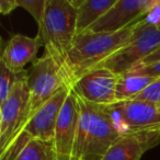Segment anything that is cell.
Wrapping results in <instances>:
<instances>
[{"label": "cell", "instance_id": "obj_1", "mask_svg": "<svg viewBox=\"0 0 160 160\" xmlns=\"http://www.w3.org/2000/svg\"><path fill=\"white\" fill-rule=\"evenodd\" d=\"M144 17L118 32L94 33L87 31L78 34L62 69L67 86L72 87L80 76L124 47L142 27Z\"/></svg>", "mask_w": 160, "mask_h": 160}, {"label": "cell", "instance_id": "obj_2", "mask_svg": "<svg viewBox=\"0 0 160 160\" xmlns=\"http://www.w3.org/2000/svg\"><path fill=\"white\" fill-rule=\"evenodd\" d=\"M77 98L79 122L73 160H102L121 134L107 107L90 103L78 94Z\"/></svg>", "mask_w": 160, "mask_h": 160}, {"label": "cell", "instance_id": "obj_3", "mask_svg": "<svg viewBox=\"0 0 160 160\" xmlns=\"http://www.w3.org/2000/svg\"><path fill=\"white\" fill-rule=\"evenodd\" d=\"M38 35L42 38L45 53L62 69L77 36V8L71 0H46Z\"/></svg>", "mask_w": 160, "mask_h": 160}, {"label": "cell", "instance_id": "obj_4", "mask_svg": "<svg viewBox=\"0 0 160 160\" xmlns=\"http://www.w3.org/2000/svg\"><path fill=\"white\" fill-rule=\"evenodd\" d=\"M28 83L30 102L27 123L60 89L68 87L60 66L47 53L33 62L31 68L28 70Z\"/></svg>", "mask_w": 160, "mask_h": 160}, {"label": "cell", "instance_id": "obj_5", "mask_svg": "<svg viewBox=\"0 0 160 160\" xmlns=\"http://www.w3.org/2000/svg\"><path fill=\"white\" fill-rule=\"evenodd\" d=\"M159 47L160 29L149 24L145 20L139 31L124 47L100 62L97 67L108 68L113 72L122 75L140 64Z\"/></svg>", "mask_w": 160, "mask_h": 160}, {"label": "cell", "instance_id": "obj_6", "mask_svg": "<svg viewBox=\"0 0 160 160\" xmlns=\"http://www.w3.org/2000/svg\"><path fill=\"white\" fill-rule=\"evenodd\" d=\"M107 108L121 135L160 128V102L128 100Z\"/></svg>", "mask_w": 160, "mask_h": 160}, {"label": "cell", "instance_id": "obj_7", "mask_svg": "<svg viewBox=\"0 0 160 160\" xmlns=\"http://www.w3.org/2000/svg\"><path fill=\"white\" fill-rule=\"evenodd\" d=\"M30 89L27 79L16 85L11 93L0 103V153H2L27 123Z\"/></svg>", "mask_w": 160, "mask_h": 160}, {"label": "cell", "instance_id": "obj_8", "mask_svg": "<svg viewBox=\"0 0 160 160\" xmlns=\"http://www.w3.org/2000/svg\"><path fill=\"white\" fill-rule=\"evenodd\" d=\"M70 88L71 87H64L51 100L47 101L30 118L29 122L24 125L22 131L20 132V134L10 144V146L13 145L14 142L16 144H24L30 138H38V139H41L43 142L53 145L58 115H59L60 110H62L67 96L70 91Z\"/></svg>", "mask_w": 160, "mask_h": 160}, {"label": "cell", "instance_id": "obj_9", "mask_svg": "<svg viewBox=\"0 0 160 160\" xmlns=\"http://www.w3.org/2000/svg\"><path fill=\"white\" fill-rule=\"evenodd\" d=\"M120 75L102 67H96L80 76L72 85V90L83 100L101 107L118 103L116 86Z\"/></svg>", "mask_w": 160, "mask_h": 160}, {"label": "cell", "instance_id": "obj_10", "mask_svg": "<svg viewBox=\"0 0 160 160\" xmlns=\"http://www.w3.org/2000/svg\"><path fill=\"white\" fill-rule=\"evenodd\" d=\"M79 122V104L76 92L70 88L59 112L55 128L53 148L58 160H73L76 137Z\"/></svg>", "mask_w": 160, "mask_h": 160}, {"label": "cell", "instance_id": "obj_11", "mask_svg": "<svg viewBox=\"0 0 160 160\" xmlns=\"http://www.w3.org/2000/svg\"><path fill=\"white\" fill-rule=\"evenodd\" d=\"M156 2L157 0H116L113 7L88 31L94 33L121 31L142 19Z\"/></svg>", "mask_w": 160, "mask_h": 160}, {"label": "cell", "instance_id": "obj_12", "mask_svg": "<svg viewBox=\"0 0 160 160\" xmlns=\"http://www.w3.org/2000/svg\"><path fill=\"white\" fill-rule=\"evenodd\" d=\"M160 144V128L121 135L102 160H140L144 153Z\"/></svg>", "mask_w": 160, "mask_h": 160}, {"label": "cell", "instance_id": "obj_13", "mask_svg": "<svg viewBox=\"0 0 160 160\" xmlns=\"http://www.w3.org/2000/svg\"><path fill=\"white\" fill-rule=\"evenodd\" d=\"M42 45L43 41L40 35L30 38L23 34H14L6 44L0 62L5 64L10 70L21 72L25 70L24 67L29 62L35 59Z\"/></svg>", "mask_w": 160, "mask_h": 160}, {"label": "cell", "instance_id": "obj_14", "mask_svg": "<svg viewBox=\"0 0 160 160\" xmlns=\"http://www.w3.org/2000/svg\"><path fill=\"white\" fill-rule=\"evenodd\" d=\"M77 8V35L88 31L116 2V0H71Z\"/></svg>", "mask_w": 160, "mask_h": 160}, {"label": "cell", "instance_id": "obj_15", "mask_svg": "<svg viewBox=\"0 0 160 160\" xmlns=\"http://www.w3.org/2000/svg\"><path fill=\"white\" fill-rule=\"evenodd\" d=\"M157 77L138 75L133 71H127L120 75L116 86V100L118 102L133 100L137 94L145 90Z\"/></svg>", "mask_w": 160, "mask_h": 160}, {"label": "cell", "instance_id": "obj_16", "mask_svg": "<svg viewBox=\"0 0 160 160\" xmlns=\"http://www.w3.org/2000/svg\"><path fill=\"white\" fill-rule=\"evenodd\" d=\"M13 160H58L53 145L38 138H30Z\"/></svg>", "mask_w": 160, "mask_h": 160}, {"label": "cell", "instance_id": "obj_17", "mask_svg": "<svg viewBox=\"0 0 160 160\" xmlns=\"http://www.w3.org/2000/svg\"><path fill=\"white\" fill-rule=\"evenodd\" d=\"M28 78V70L14 72L0 62V103L9 97L13 88L21 80Z\"/></svg>", "mask_w": 160, "mask_h": 160}, {"label": "cell", "instance_id": "obj_18", "mask_svg": "<svg viewBox=\"0 0 160 160\" xmlns=\"http://www.w3.org/2000/svg\"><path fill=\"white\" fill-rule=\"evenodd\" d=\"M18 5L20 8L27 10L38 24L44 13L46 0H18Z\"/></svg>", "mask_w": 160, "mask_h": 160}, {"label": "cell", "instance_id": "obj_19", "mask_svg": "<svg viewBox=\"0 0 160 160\" xmlns=\"http://www.w3.org/2000/svg\"><path fill=\"white\" fill-rule=\"evenodd\" d=\"M133 100L160 102V77L156 78L155 81H152L146 89L142 90L139 94H137Z\"/></svg>", "mask_w": 160, "mask_h": 160}, {"label": "cell", "instance_id": "obj_20", "mask_svg": "<svg viewBox=\"0 0 160 160\" xmlns=\"http://www.w3.org/2000/svg\"><path fill=\"white\" fill-rule=\"evenodd\" d=\"M129 71H133L138 75L151 76V77H160V62H152L149 65H137Z\"/></svg>", "mask_w": 160, "mask_h": 160}, {"label": "cell", "instance_id": "obj_21", "mask_svg": "<svg viewBox=\"0 0 160 160\" xmlns=\"http://www.w3.org/2000/svg\"><path fill=\"white\" fill-rule=\"evenodd\" d=\"M17 8H19L18 0H0V12L3 16L10 14Z\"/></svg>", "mask_w": 160, "mask_h": 160}, {"label": "cell", "instance_id": "obj_22", "mask_svg": "<svg viewBox=\"0 0 160 160\" xmlns=\"http://www.w3.org/2000/svg\"><path fill=\"white\" fill-rule=\"evenodd\" d=\"M160 62V47L156 49L153 53H151L149 56H147V57L138 65H149V64H152V62Z\"/></svg>", "mask_w": 160, "mask_h": 160}]
</instances>
